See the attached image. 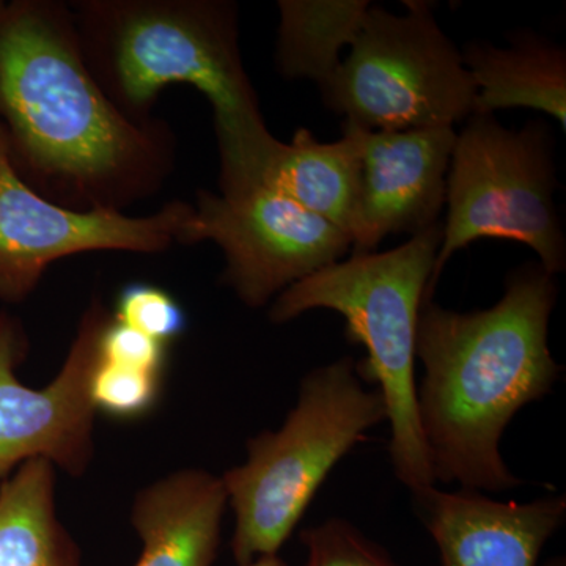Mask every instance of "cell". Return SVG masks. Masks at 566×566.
Masks as SVG:
<instances>
[{
  "mask_svg": "<svg viewBox=\"0 0 566 566\" xmlns=\"http://www.w3.org/2000/svg\"><path fill=\"white\" fill-rule=\"evenodd\" d=\"M0 129L22 181L71 210L125 212L177 164L169 123L133 120L104 93L61 0L0 7Z\"/></svg>",
  "mask_w": 566,
  "mask_h": 566,
  "instance_id": "cell-1",
  "label": "cell"
},
{
  "mask_svg": "<svg viewBox=\"0 0 566 566\" xmlns=\"http://www.w3.org/2000/svg\"><path fill=\"white\" fill-rule=\"evenodd\" d=\"M557 282L539 263L506 277L485 311L457 312L424 300L417 319V416L436 483L479 493L516 490L501 439L517 411L546 397L560 378L551 353Z\"/></svg>",
  "mask_w": 566,
  "mask_h": 566,
  "instance_id": "cell-2",
  "label": "cell"
},
{
  "mask_svg": "<svg viewBox=\"0 0 566 566\" xmlns=\"http://www.w3.org/2000/svg\"><path fill=\"white\" fill-rule=\"evenodd\" d=\"M82 54L112 103L151 120L164 88L189 85L214 114L219 193L256 188L277 139L268 129L230 0H74Z\"/></svg>",
  "mask_w": 566,
  "mask_h": 566,
  "instance_id": "cell-3",
  "label": "cell"
},
{
  "mask_svg": "<svg viewBox=\"0 0 566 566\" xmlns=\"http://www.w3.org/2000/svg\"><path fill=\"white\" fill-rule=\"evenodd\" d=\"M442 241V223L387 252L359 253L293 283L268 318L285 324L311 311L345 318V335L367 356L356 363L364 382L385 398L395 476L412 494L436 486L417 416V319Z\"/></svg>",
  "mask_w": 566,
  "mask_h": 566,
  "instance_id": "cell-4",
  "label": "cell"
},
{
  "mask_svg": "<svg viewBox=\"0 0 566 566\" xmlns=\"http://www.w3.org/2000/svg\"><path fill=\"white\" fill-rule=\"evenodd\" d=\"M385 420V398L365 386L352 356L305 375L282 427L252 438L245 463L222 475L237 564L277 556L338 461Z\"/></svg>",
  "mask_w": 566,
  "mask_h": 566,
  "instance_id": "cell-5",
  "label": "cell"
},
{
  "mask_svg": "<svg viewBox=\"0 0 566 566\" xmlns=\"http://www.w3.org/2000/svg\"><path fill=\"white\" fill-rule=\"evenodd\" d=\"M553 128H505L494 114H472L457 133L446 185L447 219L424 300L458 251L483 238L531 248L547 274L564 273L566 241L554 192Z\"/></svg>",
  "mask_w": 566,
  "mask_h": 566,
  "instance_id": "cell-6",
  "label": "cell"
},
{
  "mask_svg": "<svg viewBox=\"0 0 566 566\" xmlns=\"http://www.w3.org/2000/svg\"><path fill=\"white\" fill-rule=\"evenodd\" d=\"M406 13L370 7L349 54L322 91L324 104L370 132L455 126L474 114L476 87L430 2Z\"/></svg>",
  "mask_w": 566,
  "mask_h": 566,
  "instance_id": "cell-7",
  "label": "cell"
},
{
  "mask_svg": "<svg viewBox=\"0 0 566 566\" xmlns=\"http://www.w3.org/2000/svg\"><path fill=\"white\" fill-rule=\"evenodd\" d=\"M203 241L223 253L222 285L251 308L340 262L353 244L344 230L263 186L234 196L199 191L180 244Z\"/></svg>",
  "mask_w": 566,
  "mask_h": 566,
  "instance_id": "cell-8",
  "label": "cell"
},
{
  "mask_svg": "<svg viewBox=\"0 0 566 566\" xmlns=\"http://www.w3.org/2000/svg\"><path fill=\"white\" fill-rule=\"evenodd\" d=\"M191 214L192 203L182 200L148 216L51 202L17 174L0 129V301L21 303L52 263L77 253L169 251Z\"/></svg>",
  "mask_w": 566,
  "mask_h": 566,
  "instance_id": "cell-9",
  "label": "cell"
},
{
  "mask_svg": "<svg viewBox=\"0 0 566 566\" xmlns=\"http://www.w3.org/2000/svg\"><path fill=\"white\" fill-rule=\"evenodd\" d=\"M111 319L102 301L93 300L57 378L32 389L14 374L28 348L25 335L11 316L0 314V476L36 458L71 475L84 474L93 457L96 415L91 381Z\"/></svg>",
  "mask_w": 566,
  "mask_h": 566,
  "instance_id": "cell-10",
  "label": "cell"
},
{
  "mask_svg": "<svg viewBox=\"0 0 566 566\" xmlns=\"http://www.w3.org/2000/svg\"><path fill=\"white\" fill-rule=\"evenodd\" d=\"M359 153L353 255L374 253L390 234H416L438 223L457 140L453 126L370 132L352 122Z\"/></svg>",
  "mask_w": 566,
  "mask_h": 566,
  "instance_id": "cell-11",
  "label": "cell"
},
{
  "mask_svg": "<svg viewBox=\"0 0 566 566\" xmlns=\"http://www.w3.org/2000/svg\"><path fill=\"white\" fill-rule=\"evenodd\" d=\"M415 499L441 566H536L566 517L564 494L502 502L479 491L431 486Z\"/></svg>",
  "mask_w": 566,
  "mask_h": 566,
  "instance_id": "cell-12",
  "label": "cell"
},
{
  "mask_svg": "<svg viewBox=\"0 0 566 566\" xmlns=\"http://www.w3.org/2000/svg\"><path fill=\"white\" fill-rule=\"evenodd\" d=\"M229 504L222 476L185 469L145 486L132 524L142 542L136 566H211Z\"/></svg>",
  "mask_w": 566,
  "mask_h": 566,
  "instance_id": "cell-13",
  "label": "cell"
},
{
  "mask_svg": "<svg viewBox=\"0 0 566 566\" xmlns=\"http://www.w3.org/2000/svg\"><path fill=\"white\" fill-rule=\"evenodd\" d=\"M509 41V48L472 41L461 52L476 87L474 114L526 107L549 115L565 133V48L528 31L510 33Z\"/></svg>",
  "mask_w": 566,
  "mask_h": 566,
  "instance_id": "cell-14",
  "label": "cell"
},
{
  "mask_svg": "<svg viewBox=\"0 0 566 566\" xmlns=\"http://www.w3.org/2000/svg\"><path fill=\"white\" fill-rule=\"evenodd\" d=\"M259 186L282 193L352 237L359 188L356 139L344 129L338 140L318 142L308 129H296L289 144L274 145Z\"/></svg>",
  "mask_w": 566,
  "mask_h": 566,
  "instance_id": "cell-15",
  "label": "cell"
},
{
  "mask_svg": "<svg viewBox=\"0 0 566 566\" xmlns=\"http://www.w3.org/2000/svg\"><path fill=\"white\" fill-rule=\"evenodd\" d=\"M0 566H82L59 520L51 461H25L0 486Z\"/></svg>",
  "mask_w": 566,
  "mask_h": 566,
  "instance_id": "cell-16",
  "label": "cell"
},
{
  "mask_svg": "<svg viewBox=\"0 0 566 566\" xmlns=\"http://www.w3.org/2000/svg\"><path fill=\"white\" fill-rule=\"evenodd\" d=\"M275 65L286 80L323 88L342 65L340 52L363 29L368 0H281Z\"/></svg>",
  "mask_w": 566,
  "mask_h": 566,
  "instance_id": "cell-17",
  "label": "cell"
},
{
  "mask_svg": "<svg viewBox=\"0 0 566 566\" xmlns=\"http://www.w3.org/2000/svg\"><path fill=\"white\" fill-rule=\"evenodd\" d=\"M163 375L99 363L93 371L91 397L96 411L117 419H136L151 411L161 392Z\"/></svg>",
  "mask_w": 566,
  "mask_h": 566,
  "instance_id": "cell-18",
  "label": "cell"
},
{
  "mask_svg": "<svg viewBox=\"0 0 566 566\" xmlns=\"http://www.w3.org/2000/svg\"><path fill=\"white\" fill-rule=\"evenodd\" d=\"M301 542L307 549L305 566H400L385 547L340 517L305 528Z\"/></svg>",
  "mask_w": 566,
  "mask_h": 566,
  "instance_id": "cell-19",
  "label": "cell"
},
{
  "mask_svg": "<svg viewBox=\"0 0 566 566\" xmlns=\"http://www.w3.org/2000/svg\"><path fill=\"white\" fill-rule=\"evenodd\" d=\"M114 319L169 345L185 334L188 316L180 303L161 286L128 283L118 294Z\"/></svg>",
  "mask_w": 566,
  "mask_h": 566,
  "instance_id": "cell-20",
  "label": "cell"
},
{
  "mask_svg": "<svg viewBox=\"0 0 566 566\" xmlns=\"http://www.w3.org/2000/svg\"><path fill=\"white\" fill-rule=\"evenodd\" d=\"M166 352L167 345L117 322L114 315L104 329L99 344V356L104 363L139 368L158 375H163Z\"/></svg>",
  "mask_w": 566,
  "mask_h": 566,
  "instance_id": "cell-21",
  "label": "cell"
},
{
  "mask_svg": "<svg viewBox=\"0 0 566 566\" xmlns=\"http://www.w3.org/2000/svg\"><path fill=\"white\" fill-rule=\"evenodd\" d=\"M245 566H286V564L279 556H268V557L256 558L255 562H252V564H249Z\"/></svg>",
  "mask_w": 566,
  "mask_h": 566,
  "instance_id": "cell-22",
  "label": "cell"
},
{
  "mask_svg": "<svg viewBox=\"0 0 566 566\" xmlns=\"http://www.w3.org/2000/svg\"><path fill=\"white\" fill-rule=\"evenodd\" d=\"M542 566H566L565 557L551 558L549 562H546V564Z\"/></svg>",
  "mask_w": 566,
  "mask_h": 566,
  "instance_id": "cell-23",
  "label": "cell"
},
{
  "mask_svg": "<svg viewBox=\"0 0 566 566\" xmlns=\"http://www.w3.org/2000/svg\"><path fill=\"white\" fill-rule=\"evenodd\" d=\"M2 6H3V2H0V7H2Z\"/></svg>",
  "mask_w": 566,
  "mask_h": 566,
  "instance_id": "cell-24",
  "label": "cell"
}]
</instances>
